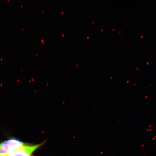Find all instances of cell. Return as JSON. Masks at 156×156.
Listing matches in <instances>:
<instances>
[{"label": "cell", "instance_id": "6da1fadb", "mask_svg": "<svg viewBox=\"0 0 156 156\" xmlns=\"http://www.w3.org/2000/svg\"><path fill=\"white\" fill-rule=\"evenodd\" d=\"M18 139L11 138L0 143V156H5L26 145Z\"/></svg>", "mask_w": 156, "mask_h": 156}, {"label": "cell", "instance_id": "7a4b0ae2", "mask_svg": "<svg viewBox=\"0 0 156 156\" xmlns=\"http://www.w3.org/2000/svg\"><path fill=\"white\" fill-rule=\"evenodd\" d=\"M44 142L36 145H26L5 156H32L34 152L44 145Z\"/></svg>", "mask_w": 156, "mask_h": 156}]
</instances>
